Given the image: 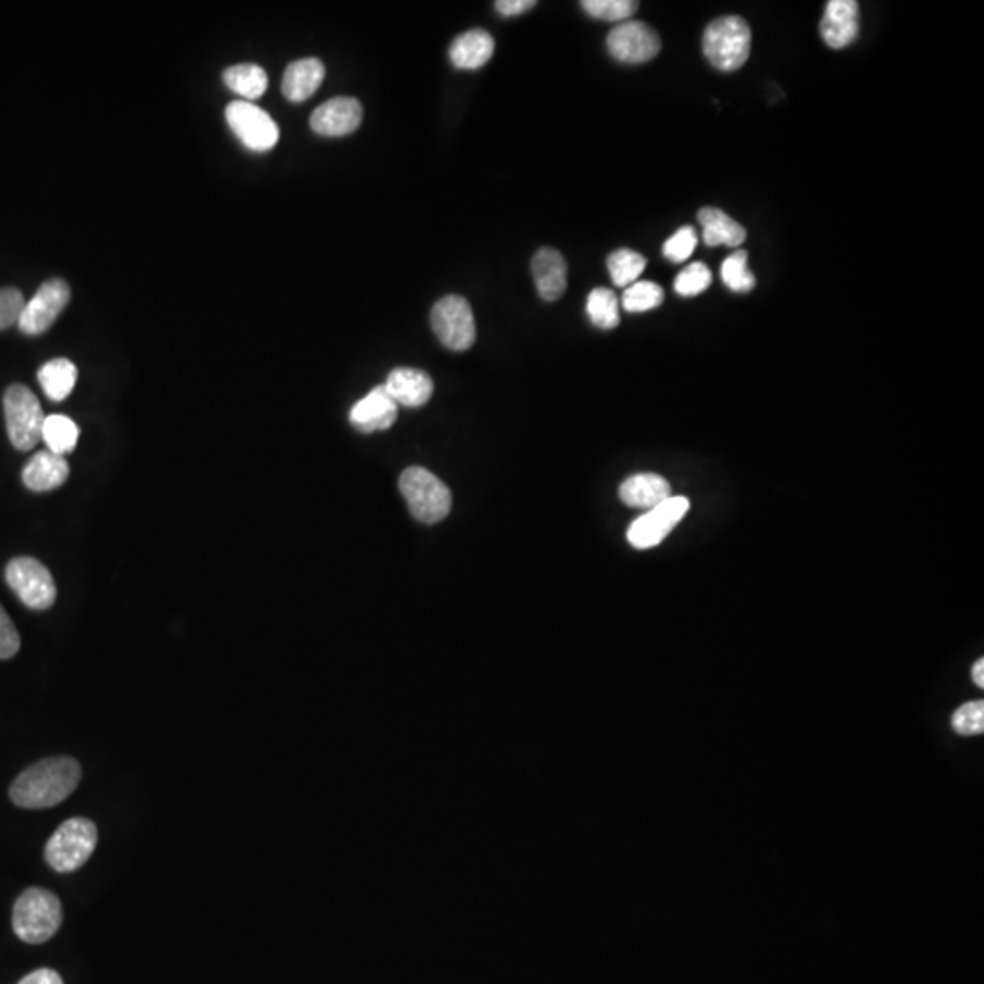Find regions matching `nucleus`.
<instances>
[{
	"label": "nucleus",
	"instance_id": "obj_1",
	"mask_svg": "<svg viewBox=\"0 0 984 984\" xmlns=\"http://www.w3.org/2000/svg\"><path fill=\"white\" fill-rule=\"evenodd\" d=\"M81 764L71 756H50L26 767L10 787L13 804L24 810H47L67 801L81 782Z\"/></svg>",
	"mask_w": 984,
	"mask_h": 984
},
{
	"label": "nucleus",
	"instance_id": "obj_2",
	"mask_svg": "<svg viewBox=\"0 0 984 984\" xmlns=\"http://www.w3.org/2000/svg\"><path fill=\"white\" fill-rule=\"evenodd\" d=\"M11 924L17 937L24 943H47L61 928V898L47 888L26 890L13 906Z\"/></svg>",
	"mask_w": 984,
	"mask_h": 984
},
{
	"label": "nucleus",
	"instance_id": "obj_3",
	"mask_svg": "<svg viewBox=\"0 0 984 984\" xmlns=\"http://www.w3.org/2000/svg\"><path fill=\"white\" fill-rule=\"evenodd\" d=\"M702 50L711 67H715L716 70H739L750 59V24L735 16L715 19L705 28Z\"/></svg>",
	"mask_w": 984,
	"mask_h": 984
},
{
	"label": "nucleus",
	"instance_id": "obj_4",
	"mask_svg": "<svg viewBox=\"0 0 984 984\" xmlns=\"http://www.w3.org/2000/svg\"><path fill=\"white\" fill-rule=\"evenodd\" d=\"M99 833L96 822L84 817L68 819L48 841L44 857L57 873H71L84 866L96 852Z\"/></svg>",
	"mask_w": 984,
	"mask_h": 984
},
{
	"label": "nucleus",
	"instance_id": "obj_5",
	"mask_svg": "<svg viewBox=\"0 0 984 984\" xmlns=\"http://www.w3.org/2000/svg\"><path fill=\"white\" fill-rule=\"evenodd\" d=\"M400 491L418 522H442L451 513V491L440 478L423 468H409L400 478Z\"/></svg>",
	"mask_w": 984,
	"mask_h": 984
},
{
	"label": "nucleus",
	"instance_id": "obj_6",
	"mask_svg": "<svg viewBox=\"0 0 984 984\" xmlns=\"http://www.w3.org/2000/svg\"><path fill=\"white\" fill-rule=\"evenodd\" d=\"M4 416L8 434L17 451H30L42 440L44 412L36 394L21 383L4 392Z\"/></svg>",
	"mask_w": 984,
	"mask_h": 984
},
{
	"label": "nucleus",
	"instance_id": "obj_7",
	"mask_svg": "<svg viewBox=\"0 0 984 984\" xmlns=\"http://www.w3.org/2000/svg\"><path fill=\"white\" fill-rule=\"evenodd\" d=\"M6 584L10 585L17 599L30 610H50L56 604V582L47 565L39 560L30 556L11 560L6 568Z\"/></svg>",
	"mask_w": 984,
	"mask_h": 984
},
{
	"label": "nucleus",
	"instance_id": "obj_8",
	"mask_svg": "<svg viewBox=\"0 0 984 984\" xmlns=\"http://www.w3.org/2000/svg\"><path fill=\"white\" fill-rule=\"evenodd\" d=\"M431 325L438 340L454 352L469 351L476 340L474 314L460 295H445L432 307Z\"/></svg>",
	"mask_w": 984,
	"mask_h": 984
},
{
	"label": "nucleus",
	"instance_id": "obj_9",
	"mask_svg": "<svg viewBox=\"0 0 984 984\" xmlns=\"http://www.w3.org/2000/svg\"><path fill=\"white\" fill-rule=\"evenodd\" d=\"M224 116L239 141L252 152H269L280 141V128L274 119L252 102L232 101Z\"/></svg>",
	"mask_w": 984,
	"mask_h": 984
},
{
	"label": "nucleus",
	"instance_id": "obj_10",
	"mask_svg": "<svg viewBox=\"0 0 984 984\" xmlns=\"http://www.w3.org/2000/svg\"><path fill=\"white\" fill-rule=\"evenodd\" d=\"M662 42L651 26L640 21H625L614 26L608 36L611 57L624 64H644L660 53Z\"/></svg>",
	"mask_w": 984,
	"mask_h": 984
},
{
	"label": "nucleus",
	"instance_id": "obj_11",
	"mask_svg": "<svg viewBox=\"0 0 984 984\" xmlns=\"http://www.w3.org/2000/svg\"><path fill=\"white\" fill-rule=\"evenodd\" d=\"M687 511H690L687 498L671 496L655 509H651L650 513L634 520L627 531V540L634 549L655 548L682 522Z\"/></svg>",
	"mask_w": 984,
	"mask_h": 984
},
{
	"label": "nucleus",
	"instance_id": "obj_12",
	"mask_svg": "<svg viewBox=\"0 0 984 984\" xmlns=\"http://www.w3.org/2000/svg\"><path fill=\"white\" fill-rule=\"evenodd\" d=\"M68 303H70V287L67 281H47L30 301H26L17 325L24 334H42L56 323Z\"/></svg>",
	"mask_w": 984,
	"mask_h": 984
},
{
	"label": "nucleus",
	"instance_id": "obj_13",
	"mask_svg": "<svg viewBox=\"0 0 984 984\" xmlns=\"http://www.w3.org/2000/svg\"><path fill=\"white\" fill-rule=\"evenodd\" d=\"M363 121V107L354 97H335L315 108L310 128L323 138H343L355 132Z\"/></svg>",
	"mask_w": 984,
	"mask_h": 984
},
{
	"label": "nucleus",
	"instance_id": "obj_14",
	"mask_svg": "<svg viewBox=\"0 0 984 984\" xmlns=\"http://www.w3.org/2000/svg\"><path fill=\"white\" fill-rule=\"evenodd\" d=\"M859 4L855 0H830L821 21V36L827 47L844 50L859 37Z\"/></svg>",
	"mask_w": 984,
	"mask_h": 984
},
{
	"label": "nucleus",
	"instance_id": "obj_15",
	"mask_svg": "<svg viewBox=\"0 0 984 984\" xmlns=\"http://www.w3.org/2000/svg\"><path fill=\"white\" fill-rule=\"evenodd\" d=\"M398 405L385 385L374 386L351 411V423L361 432L386 431L396 423Z\"/></svg>",
	"mask_w": 984,
	"mask_h": 984
},
{
	"label": "nucleus",
	"instance_id": "obj_16",
	"mask_svg": "<svg viewBox=\"0 0 984 984\" xmlns=\"http://www.w3.org/2000/svg\"><path fill=\"white\" fill-rule=\"evenodd\" d=\"M389 396L394 400L396 405L416 406L425 405L431 400L434 392V383L431 375L426 372L418 371V369H409V367H400L389 374L385 383Z\"/></svg>",
	"mask_w": 984,
	"mask_h": 984
},
{
	"label": "nucleus",
	"instance_id": "obj_17",
	"mask_svg": "<svg viewBox=\"0 0 984 984\" xmlns=\"http://www.w3.org/2000/svg\"><path fill=\"white\" fill-rule=\"evenodd\" d=\"M534 283L543 301H559L568 289V263L559 250H539L534 254L533 263Z\"/></svg>",
	"mask_w": 984,
	"mask_h": 984
},
{
	"label": "nucleus",
	"instance_id": "obj_18",
	"mask_svg": "<svg viewBox=\"0 0 984 984\" xmlns=\"http://www.w3.org/2000/svg\"><path fill=\"white\" fill-rule=\"evenodd\" d=\"M671 498V485L659 474H634L620 485V500L634 509H655Z\"/></svg>",
	"mask_w": 984,
	"mask_h": 984
},
{
	"label": "nucleus",
	"instance_id": "obj_19",
	"mask_svg": "<svg viewBox=\"0 0 984 984\" xmlns=\"http://www.w3.org/2000/svg\"><path fill=\"white\" fill-rule=\"evenodd\" d=\"M70 468L64 456H57L53 452H37L31 458L24 471H22V482L30 491L48 492L53 489L61 488L67 482Z\"/></svg>",
	"mask_w": 984,
	"mask_h": 984
},
{
	"label": "nucleus",
	"instance_id": "obj_20",
	"mask_svg": "<svg viewBox=\"0 0 984 984\" xmlns=\"http://www.w3.org/2000/svg\"><path fill=\"white\" fill-rule=\"evenodd\" d=\"M323 79H325V64L320 59L309 57V59H301V61L289 64V68L284 70L281 90L289 101H307L309 97L318 92Z\"/></svg>",
	"mask_w": 984,
	"mask_h": 984
},
{
	"label": "nucleus",
	"instance_id": "obj_21",
	"mask_svg": "<svg viewBox=\"0 0 984 984\" xmlns=\"http://www.w3.org/2000/svg\"><path fill=\"white\" fill-rule=\"evenodd\" d=\"M494 39L485 30H471L458 36L449 48L451 62L458 70H478L494 56Z\"/></svg>",
	"mask_w": 984,
	"mask_h": 984
},
{
	"label": "nucleus",
	"instance_id": "obj_22",
	"mask_svg": "<svg viewBox=\"0 0 984 984\" xmlns=\"http://www.w3.org/2000/svg\"><path fill=\"white\" fill-rule=\"evenodd\" d=\"M699 221L702 224V239L707 247H741L746 241V229L721 209L705 207L699 212Z\"/></svg>",
	"mask_w": 984,
	"mask_h": 984
},
{
	"label": "nucleus",
	"instance_id": "obj_23",
	"mask_svg": "<svg viewBox=\"0 0 984 984\" xmlns=\"http://www.w3.org/2000/svg\"><path fill=\"white\" fill-rule=\"evenodd\" d=\"M42 391L51 401H62L70 396L77 381V367L67 358L48 361L37 372Z\"/></svg>",
	"mask_w": 984,
	"mask_h": 984
},
{
	"label": "nucleus",
	"instance_id": "obj_24",
	"mask_svg": "<svg viewBox=\"0 0 984 984\" xmlns=\"http://www.w3.org/2000/svg\"><path fill=\"white\" fill-rule=\"evenodd\" d=\"M224 84L243 97L244 101H254L263 96L269 88V77L263 68L258 64H235L224 70Z\"/></svg>",
	"mask_w": 984,
	"mask_h": 984
},
{
	"label": "nucleus",
	"instance_id": "obj_25",
	"mask_svg": "<svg viewBox=\"0 0 984 984\" xmlns=\"http://www.w3.org/2000/svg\"><path fill=\"white\" fill-rule=\"evenodd\" d=\"M79 440V426L73 420L62 414H51L42 425V442L47 443L48 451L57 456H67L76 449Z\"/></svg>",
	"mask_w": 984,
	"mask_h": 984
},
{
	"label": "nucleus",
	"instance_id": "obj_26",
	"mask_svg": "<svg viewBox=\"0 0 984 984\" xmlns=\"http://www.w3.org/2000/svg\"><path fill=\"white\" fill-rule=\"evenodd\" d=\"M589 320L602 330L616 329L620 323L619 298L610 289H594L588 298Z\"/></svg>",
	"mask_w": 984,
	"mask_h": 984
},
{
	"label": "nucleus",
	"instance_id": "obj_27",
	"mask_svg": "<svg viewBox=\"0 0 984 984\" xmlns=\"http://www.w3.org/2000/svg\"><path fill=\"white\" fill-rule=\"evenodd\" d=\"M645 264L647 261L644 255L630 249L614 250L608 258L611 280L616 287H631L636 283L640 275L644 274Z\"/></svg>",
	"mask_w": 984,
	"mask_h": 984
},
{
	"label": "nucleus",
	"instance_id": "obj_28",
	"mask_svg": "<svg viewBox=\"0 0 984 984\" xmlns=\"http://www.w3.org/2000/svg\"><path fill=\"white\" fill-rule=\"evenodd\" d=\"M664 289L653 281H636L625 289L622 307L631 314L650 312L664 303Z\"/></svg>",
	"mask_w": 984,
	"mask_h": 984
},
{
	"label": "nucleus",
	"instance_id": "obj_29",
	"mask_svg": "<svg viewBox=\"0 0 984 984\" xmlns=\"http://www.w3.org/2000/svg\"><path fill=\"white\" fill-rule=\"evenodd\" d=\"M721 278L731 292L746 294L755 289V275L747 267V252H735L722 263Z\"/></svg>",
	"mask_w": 984,
	"mask_h": 984
},
{
	"label": "nucleus",
	"instance_id": "obj_30",
	"mask_svg": "<svg viewBox=\"0 0 984 984\" xmlns=\"http://www.w3.org/2000/svg\"><path fill=\"white\" fill-rule=\"evenodd\" d=\"M580 6L593 19L619 24L631 21V17L639 11V2L634 0H584Z\"/></svg>",
	"mask_w": 984,
	"mask_h": 984
},
{
	"label": "nucleus",
	"instance_id": "obj_31",
	"mask_svg": "<svg viewBox=\"0 0 984 984\" xmlns=\"http://www.w3.org/2000/svg\"><path fill=\"white\" fill-rule=\"evenodd\" d=\"M713 275L707 264L693 263L685 267L675 280V292L682 298H695L710 289Z\"/></svg>",
	"mask_w": 984,
	"mask_h": 984
},
{
	"label": "nucleus",
	"instance_id": "obj_32",
	"mask_svg": "<svg viewBox=\"0 0 984 984\" xmlns=\"http://www.w3.org/2000/svg\"><path fill=\"white\" fill-rule=\"evenodd\" d=\"M696 244H699V235H696L695 229L682 227L665 241L662 250L671 263H684L695 252Z\"/></svg>",
	"mask_w": 984,
	"mask_h": 984
},
{
	"label": "nucleus",
	"instance_id": "obj_33",
	"mask_svg": "<svg viewBox=\"0 0 984 984\" xmlns=\"http://www.w3.org/2000/svg\"><path fill=\"white\" fill-rule=\"evenodd\" d=\"M952 726L960 735H981L984 731V702H968L961 705L954 713Z\"/></svg>",
	"mask_w": 984,
	"mask_h": 984
},
{
	"label": "nucleus",
	"instance_id": "obj_34",
	"mask_svg": "<svg viewBox=\"0 0 984 984\" xmlns=\"http://www.w3.org/2000/svg\"><path fill=\"white\" fill-rule=\"evenodd\" d=\"M24 303L21 290L13 287L0 289V330L10 329L19 323Z\"/></svg>",
	"mask_w": 984,
	"mask_h": 984
},
{
	"label": "nucleus",
	"instance_id": "obj_35",
	"mask_svg": "<svg viewBox=\"0 0 984 984\" xmlns=\"http://www.w3.org/2000/svg\"><path fill=\"white\" fill-rule=\"evenodd\" d=\"M21 650V634L0 605V660L13 659Z\"/></svg>",
	"mask_w": 984,
	"mask_h": 984
},
{
	"label": "nucleus",
	"instance_id": "obj_36",
	"mask_svg": "<svg viewBox=\"0 0 984 984\" xmlns=\"http://www.w3.org/2000/svg\"><path fill=\"white\" fill-rule=\"evenodd\" d=\"M534 6H536L534 0H498V2H494L498 13L503 17L522 16V13L531 10Z\"/></svg>",
	"mask_w": 984,
	"mask_h": 984
},
{
	"label": "nucleus",
	"instance_id": "obj_37",
	"mask_svg": "<svg viewBox=\"0 0 984 984\" xmlns=\"http://www.w3.org/2000/svg\"><path fill=\"white\" fill-rule=\"evenodd\" d=\"M19 984H64V981H62L61 975L57 974L56 970L41 968L22 977Z\"/></svg>",
	"mask_w": 984,
	"mask_h": 984
},
{
	"label": "nucleus",
	"instance_id": "obj_38",
	"mask_svg": "<svg viewBox=\"0 0 984 984\" xmlns=\"http://www.w3.org/2000/svg\"><path fill=\"white\" fill-rule=\"evenodd\" d=\"M974 682L980 685V687H984V660L981 659L977 664L974 665Z\"/></svg>",
	"mask_w": 984,
	"mask_h": 984
}]
</instances>
